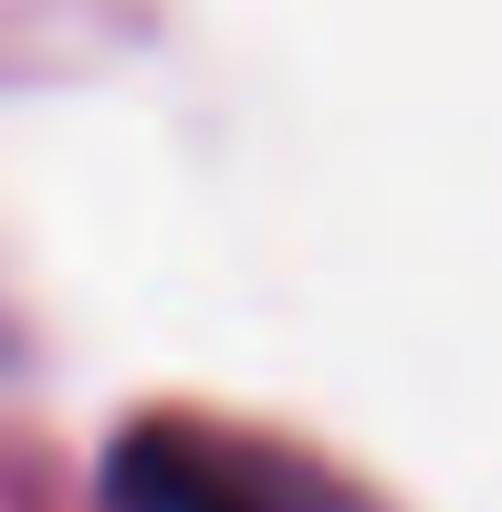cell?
Listing matches in <instances>:
<instances>
[{"mask_svg":"<svg viewBox=\"0 0 502 512\" xmlns=\"http://www.w3.org/2000/svg\"><path fill=\"white\" fill-rule=\"evenodd\" d=\"M105 512H377L346 471L220 418H136L105 450Z\"/></svg>","mask_w":502,"mask_h":512,"instance_id":"1","label":"cell"}]
</instances>
